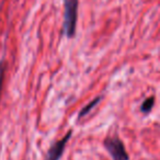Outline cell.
Here are the masks:
<instances>
[{"label":"cell","instance_id":"6da1fadb","mask_svg":"<svg viewBox=\"0 0 160 160\" xmlns=\"http://www.w3.org/2000/svg\"><path fill=\"white\" fill-rule=\"evenodd\" d=\"M78 5V0H64V34L68 38H72L76 34Z\"/></svg>","mask_w":160,"mask_h":160},{"label":"cell","instance_id":"7a4b0ae2","mask_svg":"<svg viewBox=\"0 0 160 160\" xmlns=\"http://www.w3.org/2000/svg\"><path fill=\"white\" fill-rule=\"evenodd\" d=\"M105 149L109 151L110 156L113 160H128L129 156L122 140L116 136L107 137L103 142Z\"/></svg>","mask_w":160,"mask_h":160},{"label":"cell","instance_id":"3957f363","mask_svg":"<svg viewBox=\"0 0 160 160\" xmlns=\"http://www.w3.org/2000/svg\"><path fill=\"white\" fill-rule=\"evenodd\" d=\"M71 134H72V131H69L62 139L54 142V144L51 146V148L47 150L44 160H59L60 158H62V153H64V150H65V148H66L67 142H68V140L70 139Z\"/></svg>","mask_w":160,"mask_h":160},{"label":"cell","instance_id":"277c9868","mask_svg":"<svg viewBox=\"0 0 160 160\" xmlns=\"http://www.w3.org/2000/svg\"><path fill=\"white\" fill-rule=\"evenodd\" d=\"M101 100H102V98H101V97H99V98H96L94 100H92L89 104H87L82 110H81V111L79 112V118H83L85 115H87V114L89 113V112L91 111V110L93 109V108L96 107V105L98 104Z\"/></svg>","mask_w":160,"mask_h":160},{"label":"cell","instance_id":"5b68a950","mask_svg":"<svg viewBox=\"0 0 160 160\" xmlns=\"http://www.w3.org/2000/svg\"><path fill=\"white\" fill-rule=\"evenodd\" d=\"M153 104H155V98H153V97H149V98H147L146 100L142 103L140 111H142V113H145V114L149 113V112L152 110Z\"/></svg>","mask_w":160,"mask_h":160},{"label":"cell","instance_id":"8992f818","mask_svg":"<svg viewBox=\"0 0 160 160\" xmlns=\"http://www.w3.org/2000/svg\"><path fill=\"white\" fill-rule=\"evenodd\" d=\"M3 79H5V62H0V96H1V91H2Z\"/></svg>","mask_w":160,"mask_h":160}]
</instances>
